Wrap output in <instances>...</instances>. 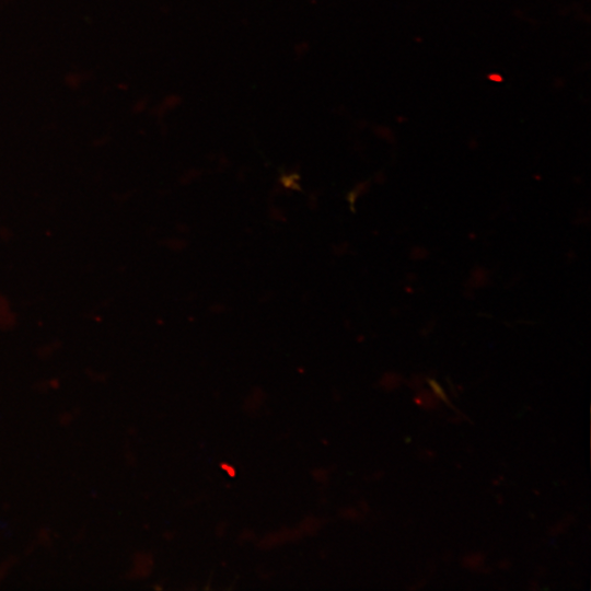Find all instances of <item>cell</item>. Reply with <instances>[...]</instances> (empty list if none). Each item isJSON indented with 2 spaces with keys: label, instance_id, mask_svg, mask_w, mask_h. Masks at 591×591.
<instances>
[{
  "label": "cell",
  "instance_id": "obj_1",
  "mask_svg": "<svg viewBox=\"0 0 591 591\" xmlns=\"http://www.w3.org/2000/svg\"><path fill=\"white\" fill-rule=\"evenodd\" d=\"M15 320L14 313L11 310L10 303L5 297L0 296V325L12 324Z\"/></svg>",
  "mask_w": 591,
  "mask_h": 591
}]
</instances>
